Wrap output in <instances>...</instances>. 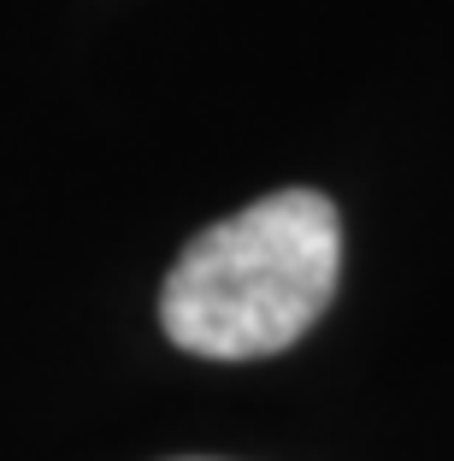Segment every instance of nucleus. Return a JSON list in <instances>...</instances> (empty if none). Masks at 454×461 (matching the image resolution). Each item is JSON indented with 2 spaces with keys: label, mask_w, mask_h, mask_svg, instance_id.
<instances>
[{
  "label": "nucleus",
  "mask_w": 454,
  "mask_h": 461,
  "mask_svg": "<svg viewBox=\"0 0 454 461\" xmlns=\"http://www.w3.org/2000/svg\"><path fill=\"white\" fill-rule=\"evenodd\" d=\"M343 219L319 190H278L218 219L177 255L160 290L165 338L207 361L289 349L331 308Z\"/></svg>",
  "instance_id": "obj_1"
}]
</instances>
